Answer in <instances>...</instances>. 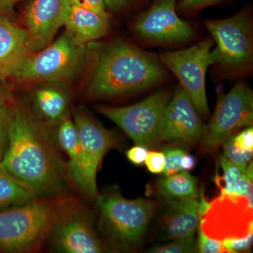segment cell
<instances>
[{"label": "cell", "instance_id": "12", "mask_svg": "<svg viewBox=\"0 0 253 253\" xmlns=\"http://www.w3.org/2000/svg\"><path fill=\"white\" fill-rule=\"evenodd\" d=\"M84 161V181L81 192L89 199H96L98 192L96 174L105 155L118 148L120 142L112 131L106 129L82 109L73 113Z\"/></svg>", "mask_w": 253, "mask_h": 253}, {"label": "cell", "instance_id": "10", "mask_svg": "<svg viewBox=\"0 0 253 253\" xmlns=\"http://www.w3.org/2000/svg\"><path fill=\"white\" fill-rule=\"evenodd\" d=\"M217 46L211 51L212 64L241 71L253 62V28L245 11L231 17L204 22Z\"/></svg>", "mask_w": 253, "mask_h": 253}, {"label": "cell", "instance_id": "22", "mask_svg": "<svg viewBox=\"0 0 253 253\" xmlns=\"http://www.w3.org/2000/svg\"><path fill=\"white\" fill-rule=\"evenodd\" d=\"M158 190L165 199L197 198V180L186 171L166 176L158 181Z\"/></svg>", "mask_w": 253, "mask_h": 253}, {"label": "cell", "instance_id": "21", "mask_svg": "<svg viewBox=\"0 0 253 253\" xmlns=\"http://www.w3.org/2000/svg\"><path fill=\"white\" fill-rule=\"evenodd\" d=\"M36 198L29 186L10 174L0 163V210L26 204Z\"/></svg>", "mask_w": 253, "mask_h": 253}, {"label": "cell", "instance_id": "13", "mask_svg": "<svg viewBox=\"0 0 253 253\" xmlns=\"http://www.w3.org/2000/svg\"><path fill=\"white\" fill-rule=\"evenodd\" d=\"M176 0H157L136 21L134 31L141 39L156 44H184L194 38L189 23L176 13Z\"/></svg>", "mask_w": 253, "mask_h": 253}, {"label": "cell", "instance_id": "37", "mask_svg": "<svg viewBox=\"0 0 253 253\" xmlns=\"http://www.w3.org/2000/svg\"><path fill=\"white\" fill-rule=\"evenodd\" d=\"M131 0H105L106 8L111 11H121L131 2Z\"/></svg>", "mask_w": 253, "mask_h": 253}, {"label": "cell", "instance_id": "24", "mask_svg": "<svg viewBox=\"0 0 253 253\" xmlns=\"http://www.w3.org/2000/svg\"><path fill=\"white\" fill-rule=\"evenodd\" d=\"M14 105L0 106V163L2 161L9 143L10 126L12 121Z\"/></svg>", "mask_w": 253, "mask_h": 253}, {"label": "cell", "instance_id": "11", "mask_svg": "<svg viewBox=\"0 0 253 253\" xmlns=\"http://www.w3.org/2000/svg\"><path fill=\"white\" fill-rule=\"evenodd\" d=\"M253 199L220 194L201 218V230L219 242L247 237L253 233Z\"/></svg>", "mask_w": 253, "mask_h": 253}, {"label": "cell", "instance_id": "8", "mask_svg": "<svg viewBox=\"0 0 253 253\" xmlns=\"http://www.w3.org/2000/svg\"><path fill=\"white\" fill-rule=\"evenodd\" d=\"M253 123V94L240 81L229 92L221 94L201 141L204 153L212 154L239 129Z\"/></svg>", "mask_w": 253, "mask_h": 253}, {"label": "cell", "instance_id": "23", "mask_svg": "<svg viewBox=\"0 0 253 253\" xmlns=\"http://www.w3.org/2000/svg\"><path fill=\"white\" fill-rule=\"evenodd\" d=\"M253 162L246 167H241L221 156L218 160L215 175L213 179L220 191V194L233 195L236 184L249 173L253 172Z\"/></svg>", "mask_w": 253, "mask_h": 253}, {"label": "cell", "instance_id": "35", "mask_svg": "<svg viewBox=\"0 0 253 253\" xmlns=\"http://www.w3.org/2000/svg\"><path fill=\"white\" fill-rule=\"evenodd\" d=\"M16 101L12 89L6 80L0 78V106H11Z\"/></svg>", "mask_w": 253, "mask_h": 253}, {"label": "cell", "instance_id": "30", "mask_svg": "<svg viewBox=\"0 0 253 253\" xmlns=\"http://www.w3.org/2000/svg\"><path fill=\"white\" fill-rule=\"evenodd\" d=\"M145 164L150 172L153 174L163 173L166 165L164 153L161 151H150L148 153Z\"/></svg>", "mask_w": 253, "mask_h": 253}, {"label": "cell", "instance_id": "34", "mask_svg": "<svg viewBox=\"0 0 253 253\" xmlns=\"http://www.w3.org/2000/svg\"><path fill=\"white\" fill-rule=\"evenodd\" d=\"M219 1L220 0H181L179 9L182 11L190 12L215 4Z\"/></svg>", "mask_w": 253, "mask_h": 253}, {"label": "cell", "instance_id": "38", "mask_svg": "<svg viewBox=\"0 0 253 253\" xmlns=\"http://www.w3.org/2000/svg\"><path fill=\"white\" fill-rule=\"evenodd\" d=\"M195 166H196V159L192 155L184 154L183 156L182 160H181V169L183 171H189L192 170L194 169Z\"/></svg>", "mask_w": 253, "mask_h": 253}, {"label": "cell", "instance_id": "4", "mask_svg": "<svg viewBox=\"0 0 253 253\" xmlns=\"http://www.w3.org/2000/svg\"><path fill=\"white\" fill-rule=\"evenodd\" d=\"M61 196L38 197L0 210V252L31 253L41 250L49 239Z\"/></svg>", "mask_w": 253, "mask_h": 253}, {"label": "cell", "instance_id": "20", "mask_svg": "<svg viewBox=\"0 0 253 253\" xmlns=\"http://www.w3.org/2000/svg\"><path fill=\"white\" fill-rule=\"evenodd\" d=\"M51 132L58 147L67 156L70 181L81 191L84 181V161L77 127L73 118L68 115Z\"/></svg>", "mask_w": 253, "mask_h": 253}, {"label": "cell", "instance_id": "9", "mask_svg": "<svg viewBox=\"0 0 253 253\" xmlns=\"http://www.w3.org/2000/svg\"><path fill=\"white\" fill-rule=\"evenodd\" d=\"M214 42L205 40L188 49L168 51L160 56V60L179 80L180 86L189 96L200 116H210L206 89L208 68L212 65L211 51Z\"/></svg>", "mask_w": 253, "mask_h": 253}, {"label": "cell", "instance_id": "33", "mask_svg": "<svg viewBox=\"0 0 253 253\" xmlns=\"http://www.w3.org/2000/svg\"><path fill=\"white\" fill-rule=\"evenodd\" d=\"M148 153L149 151L147 148L136 145L126 151V156L132 164L135 166H142L145 163Z\"/></svg>", "mask_w": 253, "mask_h": 253}, {"label": "cell", "instance_id": "26", "mask_svg": "<svg viewBox=\"0 0 253 253\" xmlns=\"http://www.w3.org/2000/svg\"><path fill=\"white\" fill-rule=\"evenodd\" d=\"M163 152L166 156V165L163 173L165 176H170L182 171L181 160L186 154L185 151L179 149H165Z\"/></svg>", "mask_w": 253, "mask_h": 253}, {"label": "cell", "instance_id": "15", "mask_svg": "<svg viewBox=\"0 0 253 253\" xmlns=\"http://www.w3.org/2000/svg\"><path fill=\"white\" fill-rule=\"evenodd\" d=\"M69 0H32L25 10L28 45L36 53L49 45L66 23Z\"/></svg>", "mask_w": 253, "mask_h": 253}, {"label": "cell", "instance_id": "29", "mask_svg": "<svg viewBox=\"0 0 253 253\" xmlns=\"http://www.w3.org/2000/svg\"><path fill=\"white\" fill-rule=\"evenodd\" d=\"M234 149L239 152L253 151V126L246 128L238 134L229 138Z\"/></svg>", "mask_w": 253, "mask_h": 253}, {"label": "cell", "instance_id": "28", "mask_svg": "<svg viewBox=\"0 0 253 253\" xmlns=\"http://www.w3.org/2000/svg\"><path fill=\"white\" fill-rule=\"evenodd\" d=\"M197 229L198 233H199V239H198L196 248L199 252L201 253H230L222 243L208 238V236L205 235L204 233L201 230L200 224Z\"/></svg>", "mask_w": 253, "mask_h": 253}, {"label": "cell", "instance_id": "6", "mask_svg": "<svg viewBox=\"0 0 253 253\" xmlns=\"http://www.w3.org/2000/svg\"><path fill=\"white\" fill-rule=\"evenodd\" d=\"M59 252L100 253L109 251L94 228L90 210L77 196L63 194L49 237Z\"/></svg>", "mask_w": 253, "mask_h": 253}, {"label": "cell", "instance_id": "27", "mask_svg": "<svg viewBox=\"0 0 253 253\" xmlns=\"http://www.w3.org/2000/svg\"><path fill=\"white\" fill-rule=\"evenodd\" d=\"M223 152H224L223 156L228 161L241 167H246L249 166L252 160L253 154V151L239 152L236 151L229 139L223 144Z\"/></svg>", "mask_w": 253, "mask_h": 253}, {"label": "cell", "instance_id": "36", "mask_svg": "<svg viewBox=\"0 0 253 253\" xmlns=\"http://www.w3.org/2000/svg\"><path fill=\"white\" fill-rule=\"evenodd\" d=\"M22 0H0V16L11 18L15 14V6Z\"/></svg>", "mask_w": 253, "mask_h": 253}, {"label": "cell", "instance_id": "32", "mask_svg": "<svg viewBox=\"0 0 253 253\" xmlns=\"http://www.w3.org/2000/svg\"><path fill=\"white\" fill-rule=\"evenodd\" d=\"M221 243L230 253L249 251L252 246L253 234L243 239L227 240Z\"/></svg>", "mask_w": 253, "mask_h": 253}, {"label": "cell", "instance_id": "7", "mask_svg": "<svg viewBox=\"0 0 253 253\" xmlns=\"http://www.w3.org/2000/svg\"><path fill=\"white\" fill-rule=\"evenodd\" d=\"M170 99V92L160 89L135 104L122 107L98 106L96 109L117 125L136 145L153 149L162 142L163 115Z\"/></svg>", "mask_w": 253, "mask_h": 253}, {"label": "cell", "instance_id": "5", "mask_svg": "<svg viewBox=\"0 0 253 253\" xmlns=\"http://www.w3.org/2000/svg\"><path fill=\"white\" fill-rule=\"evenodd\" d=\"M87 57V46L78 44L65 32L46 47L28 56L11 78L23 83L64 84L81 75Z\"/></svg>", "mask_w": 253, "mask_h": 253}, {"label": "cell", "instance_id": "2", "mask_svg": "<svg viewBox=\"0 0 253 253\" xmlns=\"http://www.w3.org/2000/svg\"><path fill=\"white\" fill-rule=\"evenodd\" d=\"M96 64L86 94L106 99L133 94L159 84L165 71L153 55L123 41L94 44Z\"/></svg>", "mask_w": 253, "mask_h": 253}, {"label": "cell", "instance_id": "14", "mask_svg": "<svg viewBox=\"0 0 253 253\" xmlns=\"http://www.w3.org/2000/svg\"><path fill=\"white\" fill-rule=\"evenodd\" d=\"M206 127L189 96L180 85L177 86L163 115L161 141L198 144L202 141Z\"/></svg>", "mask_w": 253, "mask_h": 253}, {"label": "cell", "instance_id": "16", "mask_svg": "<svg viewBox=\"0 0 253 253\" xmlns=\"http://www.w3.org/2000/svg\"><path fill=\"white\" fill-rule=\"evenodd\" d=\"M166 200L159 219L161 239L173 241L193 239L201 221L199 200L197 198Z\"/></svg>", "mask_w": 253, "mask_h": 253}, {"label": "cell", "instance_id": "19", "mask_svg": "<svg viewBox=\"0 0 253 253\" xmlns=\"http://www.w3.org/2000/svg\"><path fill=\"white\" fill-rule=\"evenodd\" d=\"M66 32L78 44L87 46L107 34L109 31V16H102L71 4L64 25Z\"/></svg>", "mask_w": 253, "mask_h": 253}, {"label": "cell", "instance_id": "31", "mask_svg": "<svg viewBox=\"0 0 253 253\" xmlns=\"http://www.w3.org/2000/svg\"><path fill=\"white\" fill-rule=\"evenodd\" d=\"M71 4L77 5L102 16H108L105 0H69Z\"/></svg>", "mask_w": 253, "mask_h": 253}, {"label": "cell", "instance_id": "18", "mask_svg": "<svg viewBox=\"0 0 253 253\" xmlns=\"http://www.w3.org/2000/svg\"><path fill=\"white\" fill-rule=\"evenodd\" d=\"M69 91L63 83H41L32 95L31 109L50 131L69 114Z\"/></svg>", "mask_w": 253, "mask_h": 253}, {"label": "cell", "instance_id": "17", "mask_svg": "<svg viewBox=\"0 0 253 253\" xmlns=\"http://www.w3.org/2000/svg\"><path fill=\"white\" fill-rule=\"evenodd\" d=\"M33 54L28 45L26 28L10 18L0 16V78H12L16 70Z\"/></svg>", "mask_w": 253, "mask_h": 253}, {"label": "cell", "instance_id": "1", "mask_svg": "<svg viewBox=\"0 0 253 253\" xmlns=\"http://www.w3.org/2000/svg\"><path fill=\"white\" fill-rule=\"evenodd\" d=\"M51 131L38 119L31 106L16 101L9 143L1 164L38 197L66 194L67 163L63 161Z\"/></svg>", "mask_w": 253, "mask_h": 253}, {"label": "cell", "instance_id": "3", "mask_svg": "<svg viewBox=\"0 0 253 253\" xmlns=\"http://www.w3.org/2000/svg\"><path fill=\"white\" fill-rule=\"evenodd\" d=\"M95 200L98 229L106 244L123 251L140 246L159 206L157 201L126 199L115 186L98 194Z\"/></svg>", "mask_w": 253, "mask_h": 253}, {"label": "cell", "instance_id": "39", "mask_svg": "<svg viewBox=\"0 0 253 253\" xmlns=\"http://www.w3.org/2000/svg\"><path fill=\"white\" fill-rule=\"evenodd\" d=\"M209 206L210 203L206 201V197H205L204 189H202L200 191V201H199V213L201 219L207 211Z\"/></svg>", "mask_w": 253, "mask_h": 253}, {"label": "cell", "instance_id": "25", "mask_svg": "<svg viewBox=\"0 0 253 253\" xmlns=\"http://www.w3.org/2000/svg\"><path fill=\"white\" fill-rule=\"evenodd\" d=\"M194 238L190 239L176 240L170 244L155 246L148 252L153 253H191L197 252Z\"/></svg>", "mask_w": 253, "mask_h": 253}]
</instances>
